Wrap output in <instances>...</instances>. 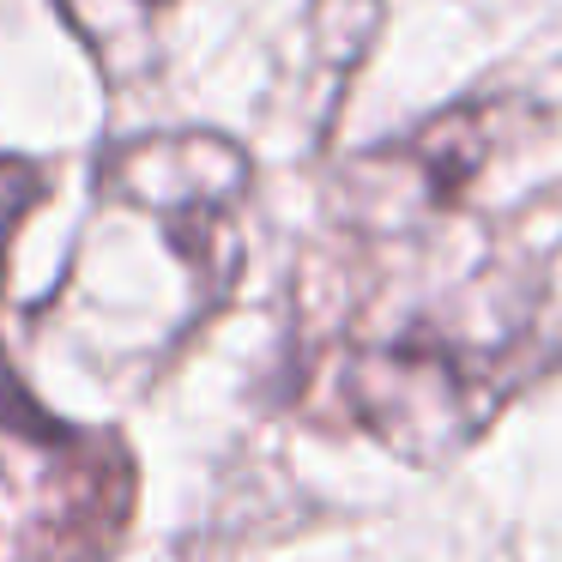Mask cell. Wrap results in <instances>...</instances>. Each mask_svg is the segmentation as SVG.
Returning a JSON list of instances; mask_svg holds the SVG:
<instances>
[{"mask_svg": "<svg viewBox=\"0 0 562 562\" xmlns=\"http://www.w3.org/2000/svg\"><path fill=\"white\" fill-rule=\"evenodd\" d=\"M55 7H61L67 31L103 61V74L127 79L158 61L164 19L176 0H55Z\"/></svg>", "mask_w": 562, "mask_h": 562, "instance_id": "4", "label": "cell"}, {"mask_svg": "<svg viewBox=\"0 0 562 562\" xmlns=\"http://www.w3.org/2000/svg\"><path fill=\"white\" fill-rule=\"evenodd\" d=\"M508 387V357L441 321H405L345 363V400L357 424L405 460H441L484 429Z\"/></svg>", "mask_w": 562, "mask_h": 562, "instance_id": "2", "label": "cell"}, {"mask_svg": "<svg viewBox=\"0 0 562 562\" xmlns=\"http://www.w3.org/2000/svg\"><path fill=\"white\" fill-rule=\"evenodd\" d=\"M0 484L25 514V562H103L134 514V460L110 429L49 417L0 369Z\"/></svg>", "mask_w": 562, "mask_h": 562, "instance_id": "1", "label": "cell"}, {"mask_svg": "<svg viewBox=\"0 0 562 562\" xmlns=\"http://www.w3.org/2000/svg\"><path fill=\"white\" fill-rule=\"evenodd\" d=\"M248 188V158L224 134H146L127 139L103 158V194L146 206L170 224V236L188 248L194 279L212 296L231 284L236 272V236L231 212Z\"/></svg>", "mask_w": 562, "mask_h": 562, "instance_id": "3", "label": "cell"}, {"mask_svg": "<svg viewBox=\"0 0 562 562\" xmlns=\"http://www.w3.org/2000/svg\"><path fill=\"white\" fill-rule=\"evenodd\" d=\"M43 200V176L37 164H19V158H0V272H7V248H13L19 224L31 218V206Z\"/></svg>", "mask_w": 562, "mask_h": 562, "instance_id": "5", "label": "cell"}]
</instances>
